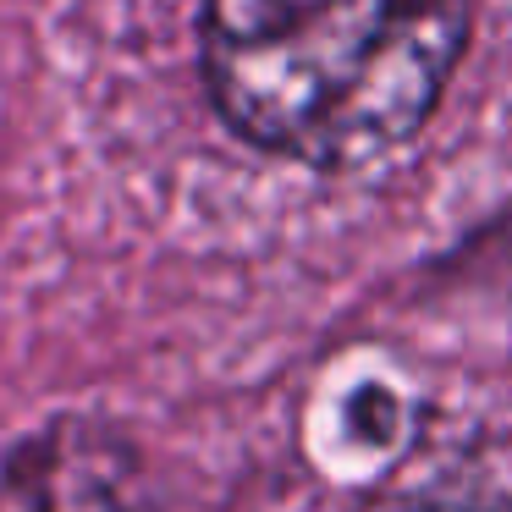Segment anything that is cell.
I'll list each match as a JSON object with an SVG mask.
<instances>
[{"instance_id":"3957f363","label":"cell","mask_w":512,"mask_h":512,"mask_svg":"<svg viewBox=\"0 0 512 512\" xmlns=\"http://www.w3.org/2000/svg\"><path fill=\"white\" fill-rule=\"evenodd\" d=\"M397 512H441V507H397Z\"/></svg>"},{"instance_id":"7a4b0ae2","label":"cell","mask_w":512,"mask_h":512,"mask_svg":"<svg viewBox=\"0 0 512 512\" xmlns=\"http://www.w3.org/2000/svg\"><path fill=\"white\" fill-rule=\"evenodd\" d=\"M0 512H127L116 441L56 424L0 457Z\"/></svg>"},{"instance_id":"6da1fadb","label":"cell","mask_w":512,"mask_h":512,"mask_svg":"<svg viewBox=\"0 0 512 512\" xmlns=\"http://www.w3.org/2000/svg\"><path fill=\"white\" fill-rule=\"evenodd\" d=\"M468 0H204L215 111L303 166L386 155L435 111Z\"/></svg>"}]
</instances>
